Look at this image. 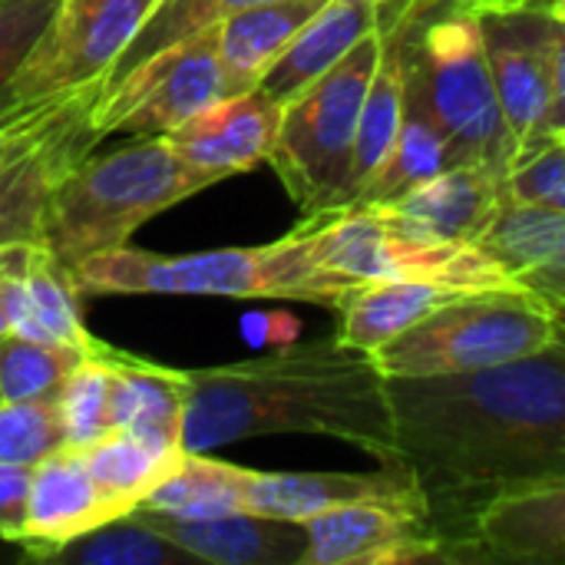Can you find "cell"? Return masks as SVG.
Returning a JSON list of instances; mask_svg holds the SVG:
<instances>
[{
	"mask_svg": "<svg viewBox=\"0 0 565 565\" xmlns=\"http://www.w3.org/2000/svg\"><path fill=\"white\" fill-rule=\"evenodd\" d=\"M480 245L530 291L565 301V212L507 195Z\"/></svg>",
	"mask_w": 565,
	"mask_h": 565,
	"instance_id": "23",
	"label": "cell"
},
{
	"mask_svg": "<svg viewBox=\"0 0 565 565\" xmlns=\"http://www.w3.org/2000/svg\"><path fill=\"white\" fill-rule=\"evenodd\" d=\"M83 463L96 477V483L126 510L132 513L179 463L185 450L159 447L146 437L129 430H106L99 440L79 447Z\"/></svg>",
	"mask_w": 565,
	"mask_h": 565,
	"instance_id": "28",
	"label": "cell"
},
{
	"mask_svg": "<svg viewBox=\"0 0 565 565\" xmlns=\"http://www.w3.org/2000/svg\"><path fill=\"white\" fill-rule=\"evenodd\" d=\"M281 126V103L265 89H245L215 99L189 116L166 139L172 152L195 172L222 182L268 162Z\"/></svg>",
	"mask_w": 565,
	"mask_h": 565,
	"instance_id": "15",
	"label": "cell"
},
{
	"mask_svg": "<svg viewBox=\"0 0 565 565\" xmlns=\"http://www.w3.org/2000/svg\"><path fill=\"white\" fill-rule=\"evenodd\" d=\"M559 139H563V136H559Z\"/></svg>",
	"mask_w": 565,
	"mask_h": 565,
	"instance_id": "45",
	"label": "cell"
},
{
	"mask_svg": "<svg viewBox=\"0 0 565 565\" xmlns=\"http://www.w3.org/2000/svg\"><path fill=\"white\" fill-rule=\"evenodd\" d=\"M318 262L351 285L434 281L457 291L520 285L483 245L444 242L411 232L377 209H328L305 215Z\"/></svg>",
	"mask_w": 565,
	"mask_h": 565,
	"instance_id": "8",
	"label": "cell"
},
{
	"mask_svg": "<svg viewBox=\"0 0 565 565\" xmlns=\"http://www.w3.org/2000/svg\"><path fill=\"white\" fill-rule=\"evenodd\" d=\"M563 139H565V136H563Z\"/></svg>",
	"mask_w": 565,
	"mask_h": 565,
	"instance_id": "46",
	"label": "cell"
},
{
	"mask_svg": "<svg viewBox=\"0 0 565 565\" xmlns=\"http://www.w3.org/2000/svg\"><path fill=\"white\" fill-rule=\"evenodd\" d=\"M93 344H53L13 331L0 334V401L56 394Z\"/></svg>",
	"mask_w": 565,
	"mask_h": 565,
	"instance_id": "30",
	"label": "cell"
},
{
	"mask_svg": "<svg viewBox=\"0 0 565 565\" xmlns=\"http://www.w3.org/2000/svg\"><path fill=\"white\" fill-rule=\"evenodd\" d=\"M248 477L252 470L215 460L209 450H185L175 470L136 510L182 520L248 513Z\"/></svg>",
	"mask_w": 565,
	"mask_h": 565,
	"instance_id": "27",
	"label": "cell"
},
{
	"mask_svg": "<svg viewBox=\"0 0 565 565\" xmlns=\"http://www.w3.org/2000/svg\"><path fill=\"white\" fill-rule=\"evenodd\" d=\"M556 338L559 318L543 295L523 285L473 288L447 298L371 358L387 381H420L497 367Z\"/></svg>",
	"mask_w": 565,
	"mask_h": 565,
	"instance_id": "6",
	"label": "cell"
},
{
	"mask_svg": "<svg viewBox=\"0 0 565 565\" xmlns=\"http://www.w3.org/2000/svg\"><path fill=\"white\" fill-rule=\"evenodd\" d=\"M255 3H271V0H159L156 10L149 13V20L139 26V33L129 40V46L116 60V66L106 76L103 89L119 83L126 73H132L136 66H142L156 53H162V50H169L175 43H185V40H192L199 33H209L225 17H232V13H238L245 7H255Z\"/></svg>",
	"mask_w": 565,
	"mask_h": 565,
	"instance_id": "29",
	"label": "cell"
},
{
	"mask_svg": "<svg viewBox=\"0 0 565 565\" xmlns=\"http://www.w3.org/2000/svg\"><path fill=\"white\" fill-rule=\"evenodd\" d=\"M10 331V324H7V311H3V305H0V334H7Z\"/></svg>",
	"mask_w": 565,
	"mask_h": 565,
	"instance_id": "43",
	"label": "cell"
},
{
	"mask_svg": "<svg viewBox=\"0 0 565 565\" xmlns=\"http://www.w3.org/2000/svg\"><path fill=\"white\" fill-rule=\"evenodd\" d=\"M50 563L73 565H169L195 563L189 553H182L175 543H169L162 533L136 520L132 513L109 520L73 543H66Z\"/></svg>",
	"mask_w": 565,
	"mask_h": 565,
	"instance_id": "31",
	"label": "cell"
},
{
	"mask_svg": "<svg viewBox=\"0 0 565 565\" xmlns=\"http://www.w3.org/2000/svg\"><path fill=\"white\" fill-rule=\"evenodd\" d=\"M503 202H507V172L470 162V166H454L427 179L424 185L411 189L397 202L374 205V209L411 232L444 242L480 245L483 232L490 228Z\"/></svg>",
	"mask_w": 565,
	"mask_h": 565,
	"instance_id": "19",
	"label": "cell"
},
{
	"mask_svg": "<svg viewBox=\"0 0 565 565\" xmlns=\"http://www.w3.org/2000/svg\"><path fill=\"white\" fill-rule=\"evenodd\" d=\"M109 364V424L169 450L182 447V417L189 397V371L162 367L99 341Z\"/></svg>",
	"mask_w": 565,
	"mask_h": 565,
	"instance_id": "21",
	"label": "cell"
},
{
	"mask_svg": "<svg viewBox=\"0 0 565 565\" xmlns=\"http://www.w3.org/2000/svg\"><path fill=\"white\" fill-rule=\"evenodd\" d=\"M507 195L516 202L565 212V139L546 142L540 152L520 162L507 175Z\"/></svg>",
	"mask_w": 565,
	"mask_h": 565,
	"instance_id": "35",
	"label": "cell"
},
{
	"mask_svg": "<svg viewBox=\"0 0 565 565\" xmlns=\"http://www.w3.org/2000/svg\"><path fill=\"white\" fill-rule=\"evenodd\" d=\"M136 520L162 533L195 563L212 565H301L308 553L305 523L258 516V513H228L205 520L162 516L149 510H132Z\"/></svg>",
	"mask_w": 565,
	"mask_h": 565,
	"instance_id": "18",
	"label": "cell"
},
{
	"mask_svg": "<svg viewBox=\"0 0 565 565\" xmlns=\"http://www.w3.org/2000/svg\"><path fill=\"white\" fill-rule=\"evenodd\" d=\"M381 60V30H371L344 60L281 106L268 166L305 215L351 205L358 126Z\"/></svg>",
	"mask_w": 565,
	"mask_h": 565,
	"instance_id": "7",
	"label": "cell"
},
{
	"mask_svg": "<svg viewBox=\"0 0 565 565\" xmlns=\"http://www.w3.org/2000/svg\"><path fill=\"white\" fill-rule=\"evenodd\" d=\"M550 136H565V20L556 17V53H553V103H550Z\"/></svg>",
	"mask_w": 565,
	"mask_h": 565,
	"instance_id": "37",
	"label": "cell"
},
{
	"mask_svg": "<svg viewBox=\"0 0 565 565\" xmlns=\"http://www.w3.org/2000/svg\"><path fill=\"white\" fill-rule=\"evenodd\" d=\"M321 7L324 0H271L225 17L215 26V36L228 96L255 89L265 70Z\"/></svg>",
	"mask_w": 565,
	"mask_h": 565,
	"instance_id": "24",
	"label": "cell"
},
{
	"mask_svg": "<svg viewBox=\"0 0 565 565\" xmlns=\"http://www.w3.org/2000/svg\"><path fill=\"white\" fill-rule=\"evenodd\" d=\"M473 10H507V7H536V0H460Z\"/></svg>",
	"mask_w": 565,
	"mask_h": 565,
	"instance_id": "40",
	"label": "cell"
},
{
	"mask_svg": "<svg viewBox=\"0 0 565 565\" xmlns=\"http://www.w3.org/2000/svg\"><path fill=\"white\" fill-rule=\"evenodd\" d=\"M222 96H228V89L218 60V36L209 30L156 53L103 89L89 119L99 139L113 132L169 136Z\"/></svg>",
	"mask_w": 565,
	"mask_h": 565,
	"instance_id": "10",
	"label": "cell"
},
{
	"mask_svg": "<svg viewBox=\"0 0 565 565\" xmlns=\"http://www.w3.org/2000/svg\"><path fill=\"white\" fill-rule=\"evenodd\" d=\"M0 305L13 334L53 344H93L79 315V291L70 268L36 242H13L0 248Z\"/></svg>",
	"mask_w": 565,
	"mask_h": 565,
	"instance_id": "17",
	"label": "cell"
},
{
	"mask_svg": "<svg viewBox=\"0 0 565 565\" xmlns=\"http://www.w3.org/2000/svg\"><path fill=\"white\" fill-rule=\"evenodd\" d=\"M447 565H565V480L487 503L440 550Z\"/></svg>",
	"mask_w": 565,
	"mask_h": 565,
	"instance_id": "13",
	"label": "cell"
},
{
	"mask_svg": "<svg viewBox=\"0 0 565 565\" xmlns=\"http://www.w3.org/2000/svg\"><path fill=\"white\" fill-rule=\"evenodd\" d=\"M30 483H33V463H0V543L17 546L23 533Z\"/></svg>",
	"mask_w": 565,
	"mask_h": 565,
	"instance_id": "36",
	"label": "cell"
},
{
	"mask_svg": "<svg viewBox=\"0 0 565 565\" xmlns=\"http://www.w3.org/2000/svg\"><path fill=\"white\" fill-rule=\"evenodd\" d=\"M454 295L457 288L434 285V281H401V278L364 281L351 288L334 308L338 311L334 338L354 351L377 354L384 344H391L397 334L414 328L420 318H427Z\"/></svg>",
	"mask_w": 565,
	"mask_h": 565,
	"instance_id": "25",
	"label": "cell"
},
{
	"mask_svg": "<svg viewBox=\"0 0 565 565\" xmlns=\"http://www.w3.org/2000/svg\"><path fill=\"white\" fill-rule=\"evenodd\" d=\"M76 96H79V93H76ZM70 99H73V96H70ZM70 99H63V103L50 106L40 119H33V122L20 126V129H17V132H10V136H3V139H0V162H7V159H13L17 152H23L26 146H33V139H36V136H40V132H43V129H46V126H50V122L66 109V103H70Z\"/></svg>",
	"mask_w": 565,
	"mask_h": 565,
	"instance_id": "38",
	"label": "cell"
},
{
	"mask_svg": "<svg viewBox=\"0 0 565 565\" xmlns=\"http://www.w3.org/2000/svg\"><path fill=\"white\" fill-rule=\"evenodd\" d=\"M371 30H377V0H324V7L265 70L258 89L285 106L338 60H344Z\"/></svg>",
	"mask_w": 565,
	"mask_h": 565,
	"instance_id": "22",
	"label": "cell"
},
{
	"mask_svg": "<svg viewBox=\"0 0 565 565\" xmlns=\"http://www.w3.org/2000/svg\"><path fill=\"white\" fill-rule=\"evenodd\" d=\"M156 3L159 0H60L10 86V106H40L103 89Z\"/></svg>",
	"mask_w": 565,
	"mask_h": 565,
	"instance_id": "9",
	"label": "cell"
},
{
	"mask_svg": "<svg viewBox=\"0 0 565 565\" xmlns=\"http://www.w3.org/2000/svg\"><path fill=\"white\" fill-rule=\"evenodd\" d=\"M394 467L447 543L487 503L565 480V328L543 351L450 377L387 381ZM444 550V546H440Z\"/></svg>",
	"mask_w": 565,
	"mask_h": 565,
	"instance_id": "1",
	"label": "cell"
},
{
	"mask_svg": "<svg viewBox=\"0 0 565 565\" xmlns=\"http://www.w3.org/2000/svg\"><path fill=\"white\" fill-rule=\"evenodd\" d=\"M546 13H553V17H559V20H565V3H559V7H553V10H546Z\"/></svg>",
	"mask_w": 565,
	"mask_h": 565,
	"instance_id": "44",
	"label": "cell"
},
{
	"mask_svg": "<svg viewBox=\"0 0 565 565\" xmlns=\"http://www.w3.org/2000/svg\"><path fill=\"white\" fill-rule=\"evenodd\" d=\"M96 99L99 89L73 96L33 146L0 162V248L43 238V215L56 179L99 142L89 119Z\"/></svg>",
	"mask_w": 565,
	"mask_h": 565,
	"instance_id": "14",
	"label": "cell"
},
{
	"mask_svg": "<svg viewBox=\"0 0 565 565\" xmlns=\"http://www.w3.org/2000/svg\"><path fill=\"white\" fill-rule=\"evenodd\" d=\"M401 17L407 89L470 162L513 172L516 146L500 109L480 10L460 0H387Z\"/></svg>",
	"mask_w": 565,
	"mask_h": 565,
	"instance_id": "5",
	"label": "cell"
},
{
	"mask_svg": "<svg viewBox=\"0 0 565 565\" xmlns=\"http://www.w3.org/2000/svg\"><path fill=\"white\" fill-rule=\"evenodd\" d=\"M278 434L341 440L391 463L397 440L387 377L371 354L338 338L281 344L265 358L189 371L185 450L212 454Z\"/></svg>",
	"mask_w": 565,
	"mask_h": 565,
	"instance_id": "2",
	"label": "cell"
},
{
	"mask_svg": "<svg viewBox=\"0 0 565 565\" xmlns=\"http://www.w3.org/2000/svg\"><path fill=\"white\" fill-rule=\"evenodd\" d=\"M56 7L60 0H0V109H10V86Z\"/></svg>",
	"mask_w": 565,
	"mask_h": 565,
	"instance_id": "34",
	"label": "cell"
},
{
	"mask_svg": "<svg viewBox=\"0 0 565 565\" xmlns=\"http://www.w3.org/2000/svg\"><path fill=\"white\" fill-rule=\"evenodd\" d=\"M60 407H63V427L70 447H86L99 440L109 424V364L99 354V338L93 351L79 361V367L66 377L60 387Z\"/></svg>",
	"mask_w": 565,
	"mask_h": 565,
	"instance_id": "33",
	"label": "cell"
},
{
	"mask_svg": "<svg viewBox=\"0 0 565 565\" xmlns=\"http://www.w3.org/2000/svg\"><path fill=\"white\" fill-rule=\"evenodd\" d=\"M79 298L93 295H185V298H275L338 308L358 288L328 271L311 242L308 218L278 242L255 248H218L199 255H156L116 248L70 268Z\"/></svg>",
	"mask_w": 565,
	"mask_h": 565,
	"instance_id": "3",
	"label": "cell"
},
{
	"mask_svg": "<svg viewBox=\"0 0 565 565\" xmlns=\"http://www.w3.org/2000/svg\"><path fill=\"white\" fill-rule=\"evenodd\" d=\"M483 43L503 119L516 146V166L540 152L550 136L556 17L536 7L483 10ZM513 166V169H516Z\"/></svg>",
	"mask_w": 565,
	"mask_h": 565,
	"instance_id": "11",
	"label": "cell"
},
{
	"mask_svg": "<svg viewBox=\"0 0 565 565\" xmlns=\"http://www.w3.org/2000/svg\"><path fill=\"white\" fill-rule=\"evenodd\" d=\"M364 500H391V503H424L417 483L394 463H381L371 473H262L248 477V513L305 523L318 513L364 503Z\"/></svg>",
	"mask_w": 565,
	"mask_h": 565,
	"instance_id": "20",
	"label": "cell"
},
{
	"mask_svg": "<svg viewBox=\"0 0 565 565\" xmlns=\"http://www.w3.org/2000/svg\"><path fill=\"white\" fill-rule=\"evenodd\" d=\"M126 516V510L96 483L79 447H60L33 463L26 520L17 546L26 559L50 563L76 536Z\"/></svg>",
	"mask_w": 565,
	"mask_h": 565,
	"instance_id": "16",
	"label": "cell"
},
{
	"mask_svg": "<svg viewBox=\"0 0 565 565\" xmlns=\"http://www.w3.org/2000/svg\"><path fill=\"white\" fill-rule=\"evenodd\" d=\"M209 185L215 179L189 169L166 136H132L113 152H86L50 192L43 245L63 268H73L83 258L126 248L152 215Z\"/></svg>",
	"mask_w": 565,
	"mask_h": 565,
	"instance_id": "4",
	"label": "cell"
},
{
	"mask_svg": "<svg viewBox=\"0 0 565 565\" xmlns=\"http://www.w3.org/2000/svg\"><path fill=\"white\" fill-rule=\"evenodd\" d=\"M553 308H556V318H559V324L565 328V301H553Z\"/></svg>",
	"mask_w": 565,
	"mask_h": 565,
	"instance_id": "42",
	"label": "cell"
},
{
	"mask_svg": "<svg viewBox=\"0 0 565 565\" xmlns=\"http://www.w3.org/2000/svg\"><path fill=\"white\" fill-rule=\"evenodd\" d=\"M454 166H470V159L450 139V132L424 109V103L407 89L401 132H397L387 159L377 166V172L367 179V185L358 192V199L351 205L374 209V205L397 202L411 189L424 185L427 179H434V175H440V172H447Z\"/></svg>",
	"mask_w": 565,
	"mask_h": 565,
	"instance_id": "26",
	"label": "cell"
},
{
	"mask_svg": "<svg viewBox=\"0 0 565 565\" xmlns=\"http://www.w3.org/2000/svg\"><path fill=\"white\" fill-rule=\"evenodd\" d=\"M559 3H565V0H536V10H553Z\"/></svg>",
	"mask_w": 565,
	"mask_h": 565,
	"instance_id": "41",
	"label": "cell"
},
{
	"mask_svg": "<svg viewBox=\"0 0 565 565\" xmlns=\"http://www.w3.org/2000/svg\"><path fill=\"white\" fill-rule=\"evenodd\" d=\"M60 447H66L60 391L0 401V463H40Z\"/></svg>",
	"mask_w": 565,
	"mask_h": 565,
	"instance_id": "32",
	"label": "cell"
},
{
	"mask_svg": "<svg viewBox=\"0 0 565 565\" xmlns=\"http://www.w3.org/2000/svg\"><path fill=\"white\" fill-rule=\"evenodd\" d=\"M308 553L301 565L440 563V533L427 503L364 500L305 520Z\"/></svg>",
	"mask_w": 565,
	"mask_h": 565,
	"instance_id": "12",
	"label": "cell"
},
{
	"mask_svg": "<svg viewBox=\"0 0 565 565\" xmlns=\"http://www.w3.org/2000/svg\"><path fill=\"white\" fill-rule=\"evenodd\" d=\"M56 103H63V99H56ZM56 103H40V106H10V109H0V139L3 136H10V132H17L20 126H26V122H33V119H40L50 106H56Z\"/></svg>",
	"mask_w": 565,
	"mask_h": 565,
	"instance_id": "39",
	"label": "cell"
}]
</instances>
